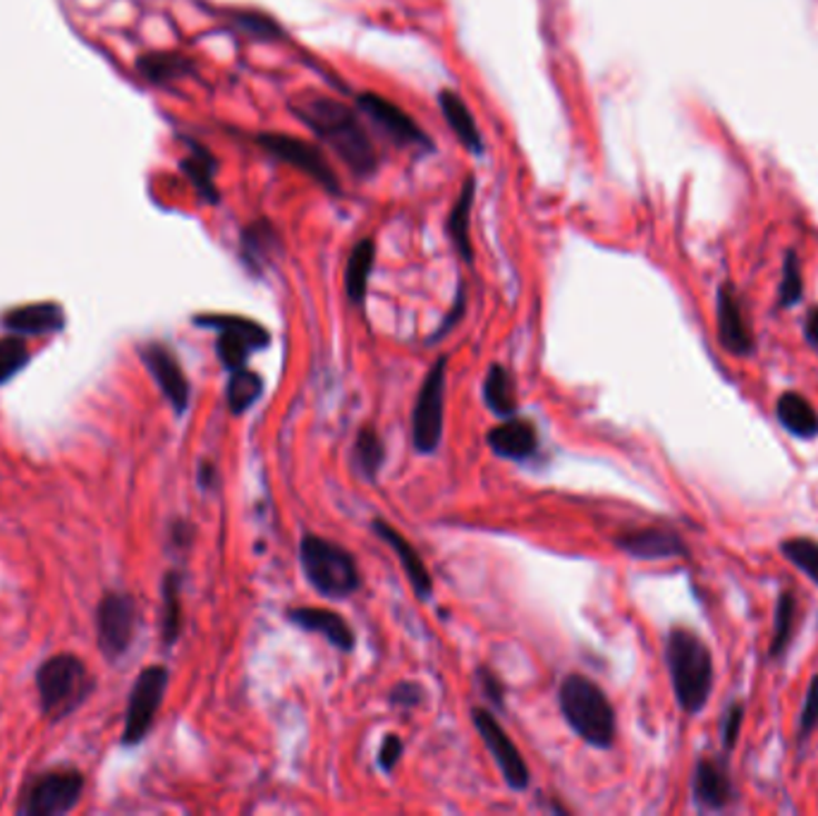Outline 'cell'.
I'll return each instance as SVG.
<instances>
[{
    "label": "cell",
    "mask_w": 818,
    "mask_h": 816,
    "mask_svg": "<svg viewBox=\"0 0 818 816\" xmlns=\"http://www.w3.org/2000/svg\"><path fill=\"white\" fill-rule=\"evenodd\" d=\"M471 720H475L477 733L481 735L486 749L493 755L508 786L512 790H525L529 786V766L522 755H519L517 745L510 740V735L502 730L489 709H475L471 711Z\"/></svg>",
    "instance_id": "cell-13"
},
{
    "label": "cell",
    "mask_w": 818,
    "mask_h": 816,
    "mask_svg": "<svg viewBox=\"0 0 818 816\" xmlns=\"http://www.w3.org/2000/svg\"><path fill=\"white\" fill-rule=\"evenodd\" d=\"M691 795H695V803L699 809L720 812L730 807L737 793L726 762L701 757L695 768V778H691Z\"/></svg>",
    "instance_id": "cell-16"
},
{
    "label": "cell",
    "mask_w": 818,
    "mask_h": 816,
    "mask_svg": "<svg viewBox=\"0 0 818 816\" xmlns=\"http://www.w3.org/2000/svg\"><path fill=\"white\" fill-rule=\"evenodd\" d=\"M780 554L788 558L799 573H805L814 585H818V541L807 537L785 539L780 544Z\"/></svg>",
    "instance_id": "cell-34"
},
{
    "label": "cell",
    "mask_w": 818,
    "mask_h": 816,
    "mask_svg": "<svg viewBox=\"0 0 818 816\" xmlns=\"http://www.w3.org/2000/svg\"><path fill=\"white\" fill-rule=\"evenodd\" d=\"M776 417L780 427H785V431L792 434L795 438H807V441H811V438L818 436V412L805 396L795 394V390H788V394L778 398Z\"/></svg>",
    "instance_id": "cell-25"
},
{
    "label": "cell",
    "mask_w": 818,
    "mask_h": 816,
    "mask_svg": "<svg viewBox=\"0 0 818 816\" xmlns=\"http://www.w3.org/2000/svg\"><path fill=\"white\" fill-rule=\"evenodd\" d=\"M282 249L280 235L269 218H257L240 235V259L249 273L261 276Z\"/></svg>",
    "instance_id": "cell-21"
},
{
    "label": "cell",
    "mask_w": 818,
    "mask_h": 816,
    "mask_svg": "<svg viewBox=\"0 0 818 816\" xmlns=\"http://www.w3.org/2000/svg\"><path fill=\"white\" fill-rule=\"evenodd\" d=\"M801 295H805V280H801V266L795 252L788 255L782 266V282H780V305L795 307Z\"/></svg>",
    "instance_id": "cell-37"
},
{
    "label": "cell",
    "mask_w": 818,
    "mask_h": 816,
    "mask_svg": "<svg viewBox=\"0 0 818 816\" xmlns=\"http://www.w3.org/2000/svg\"><path fill=\"white\" fill-rule=\"evenodd\" d=\"M742 720H745V704H730V709L722 716V747L732 749L739 740V730H742Z\"/></svg>",
    "instance_id": "cell-39"
},
{
    "label": "cell",
    "mask_w": 818,
    "mask_h": 816,
    "mask_svg": "<svg viewBox=\"0 0 818 816\" xmlns=\"http://www.w3.org/2000/svg\"><path fill=\"white\" fill-rule=\"evenodd\" d=\"M180 587L182 577L180 573L170 570L163 577V620H161V633H163V645L172 647L182 630V601H180Z\"/></svg>",
    "instance_id": "cell-31"
},
{
    "label": "cell",
    "mask_w": 818,
    "mask_h": 816,
    "mask_svg": "<svg viewBox=\"0 0 818 816\" xmlns=\"http://www.w3.org/2000/svg\"><path fill=\"white\" fill-rule=\"evenodd\" d=\"M300 563L309 585L328 599H348L361 585L355 556L323 537L307 535L302 539Z\"/></svg>",
    "instance_id": "cell-5"
},
{
    "label": "cell",
    "mask_w": 818,
    "mask_h": 816,
    "mask_svg": "<svg viewBox=\"0 0 818 816\" xmlns=\"http://www.w3.org/2000/svg\"><path fill=\"white\" fill-rule=\"evenodd\" d=\"M288 618L297 627H302V630L317 633V635L326 637L330 645H333L340 651H352L355 649V633L350 630V625L345 623V618L336 614V610L302 606V608H292L288 614Z\"/></svg>",
    "instance_id": "cell-22"
},
{
    "label": "cell",
    "mask_w": 818,
    "mask_h": 816,
    "mask_svg": "<svg viewBox=\"0 0 818 816\" xmlns=\"http://www.w3.org/2000/svg\"><path fill=\"white\" fill-rule=\"evenodd\" d=\"M423 699H427V693L419 683H400L392 687L390 693V704L392 706H405V709H415Z\"/></svg>",
    "instance_id": "cell-40"
},
{
    "label": "cell",
    "mask_w": 818,
    "mask_h": 816,
    "mask_svg": "<svg viewBox=\"0 0 818 816\" xmlns=\"http://www.w3.org/2000/svg\"><path fill=\"white\" fill-rule=\"evenodd\" d=\"M446 369L448 359L440 357L427 371L412 412V446L421 455H431L443 441L446 427Z\"/></svg>",
    "instance_id": "cell-7"
},
{
    "label": "cell",
    "mask_w": 818,
    "mask_h": 816,
    "mask_svg": "<svg viewBox=\"0 0 818 816\" xmlns=\"http://www.w3.org/2000/svg\"><path fill=\"white\" fill-rule=\"evenodd\" d=\"M357 108L369 118L376 130L383 132L386 139L400 149H431V137L421 130V125L405 113L398 103L373 91H361L357 97Z\"/></svg>",
    "instance_id": "cell-10"
},
{
    "label": "cell",
    "mask_w": 818,
    "mask_h": 816,
    "mask_svg": "<svg viewBox=\"0 0 818 816\" xmlns=\"http://www.w3.org/2000/svg\"><path fill=\"white\" fill-rule=\"evenodd\" d=\"M352 462L357 475H361L365 479L373 481L376 475H379L381 465L386 462V448L381 436L376 434L373 427H365L357 438H355V448H352Z\"/></svg>",
    "instance_id": "cell-30"
},
{
    "label": "cell",
    "mask_w": 818,
    "mask_h": 816,
    "mask_svg": "<svg viewBox=\"0 0 818 816\" xmlns=\"http://www.w3.org/2000/svg\"><path fill=\"white\" fill-rule=\"evenodd\" d=\"M137 625V606L130 594L108 591L97 608V641L108 661L130 649Z\"/></svg>",
    "instance_id": "cell-12"
},
{
    "label": "cell",
    "mask_w": 818,
    "mask_h": 816,
    "mask_svg": "<svg viewBox=\"0 0 818 816\" xmlns=\"http://www.w3.org/2000/svg\"><path fill=\"white\" fill-rule=\"evenodd\" d=\"M402 757V743L398 735H388L383 745H381V752H379V762H381V768L383 772H392V768L398 766Z\"/></svg>",
    "instance_id": "cell-41"
},
{
    "label": "cell",
    "mask_w": 818,
    "mask_h": 816,
    "mask_svg": "<svg viewBox=\"0 0 818 816\" xmlns=\"http://www.w3.org/2000/svg\"><path fill=\"white\" fill-rule=\"evenodd\" d=\"M232 24L235 29L245 31L247 37L251 39H261V41H273V39H282L286 37V31L280 29V24L271 18H266V14L261 12H255V10H247V12H235L232 14Z\"/></svg>",
    "instance_id": "cell-36"
},
{
    "label": "cell",
    "mask_w": 818,
    "mask_h": 816,
    "mask_svg": "<svg viewBox=\"0 0 818 816\" xmlns=\"http://www.w3.org/2000/svg\"><path fill=\"white\" fill-rule=\"evenodd\" d=\"M373 261H376V242L371 238L359 240L350 249L348 266H345V292H348L352 305H365L367 300Z\"/></svg>",
    "instance_id": "cell-26"
},
{
    "label": "cell",
    "mask_w": 818,
    "mask_h": 816,
    "mask_svg": "<svg viewBox=\"0 0 818 816\" xmlns=\"http://www.w3.org/2000/svg\"><path fill=\"white\" fill-rule=\"evenodd\" d=\"M290 111L357 178H371L379 170V153H376L369 132L350 106L321 97V93H305V97L290 101Z\"/></svg>",
    "instance_id": "cell-1"
},
{
    "label": "cell",
    "mask_w": 818,
    "mask_h": 816,
    "mask_svg": "<svg viewBox=\"0 0 818 816\" xmlns=\"http://www.w3.org/2000/svg\"><path fill=\"white\" fill-rule=\"evenodd\" d=\"M84 793L80 772H51L39 776L24 793L18 814L22 816H62L74 809Z\"/></svg>",
    "instance_id": "cell-11"
},
{
    "label": "cell",
    "mask_w": 818,
    "mask_h": 816,
    "mask_svg": "<svg viewBox=\"0 0 818 816\" xmlns=\"http://www.w3.org/2000/svg\"><path fill=\"white\" fill-rule=\"evenodd\" d=\"M620 551L627 556L639 558V560H664V558H685L687 544L678 531L664 529V527H649V529H637L627 531V535L616 539Z\"/></svg>",
    "instance_id": "cell-17"
},
{
    "label": "cell",
    "mask_w": 818,
    "mask_h": 816,
    "mask_svg": "<svg viewBox=\"0 0 818 816\" xmlns=\"http://www.w3.org/2000/svg\"><path fill=\"white\" fill-rule=\"evenodd\" d=\"M255 139L266 153H271L273 159H278L280 163H288L295 170L305 172L307 178H311L319 187H323L326 192L340 195V180L336 176L333 166L326 161L323 151L319 147H313L311 141L292 137V135H282V132H261Z\"/></svg>",
    "instance_id": "cell-8"
},
{
    "label": "cell",
    "mask_w": 818,
    "mask_h": 816,
    "mask_svg": "<svg viewBox=\"0 0 818 816\" xmlns=\"http://www.w3.org/2000/svg\"><path fill=\"white\" fill-rule=\"evenodd\" d=\"M93 676L74 654H56L37 670V689L46 718L62 720L74 714L93 693Z\"/></svg>",
    "instance_id": "cell-4"
},
{
    "label": "cell",
    "mask_w": 818,
    "mask_h": 816,
    "mask_svg": "<svg viewBox=\"0 0 818 816\" xmlns=\"http://www.w3.org/2000/svg\"><path fill=\"white\" fill-rule=\"evenodd\" d=\"M0 324L12 336H53L66 328V311L58 302L14 307L3 314Z\"/></svg>",
    "instance_id": "cell-18"
},
{
    "label": "cell",
    "mask_w": 818,
    "mask_h": 816,
    "mask_svg": "<svg viewBox=\"0 0 818 816\" xmlns=\"http://www.w3.org/2000/svg\"><path fill=\"white\" fill-rule=\"evenodd\" d=\"M475 197H477V180L467 176L462 182L460 197L455 199L450 216H448V238L452 242V247L458 249V255L462 257L465 263L475 261V247H471V209H475Z\"/></svg>",
    "instance_id": "cell-24"
},
{
    "label": "cell",
    "mask_w": 818,
    "mask_h": 816,
    "mask_svg": "<svg viewBox=\"0 0 818 816\" xmlns=\"http://www.w3.org/2000/svg\"><path fill=\"white\" fill-rule=\"evenodd\" d=\"M483 402L489 405V410L493 415H498L502 419L515 417V412H517V390H515L512 374L506 367L493 365L489 369V374H486Z\"/></svg>",
    "instance_id": "cell-27"
},
{
    "label": "cell",
    "mask_w": 818,
    "mask_h": 816,
    "mask_svg": "<svg viewBox=\"0 0 818 816\" xmlns=\"http://www.w3.org/2000/svg\"><path fill=\"white\" fill-rule=\"evenodd\" d=\"M666 664L680 709L697 716L714 693V656L706 641L687 627H672L666 641Z\"/></svg>",
    "instance_id": "cell-2"
},
{
    "label": "cell",
    "mask_w": 818,
    "mask_h": 816,
    "mask_svg": "<svg viewBox=\"0 0 818 816\" xmlns=\"http://www.w3.org/2000/svg\"><path fill=\"white\" fill-rule=\"evenodd\" d=\"M486 444H489V448L496 455H500V458L525 460L537 452L539 434L529 419L508 417L506 421L486 434Z\"/></svg>",
    "instance_id": "cell-20"
},
{
    "label": "cell",
    "mask_w": 818,
    "mask_h": 816,
    "mask_svg": "<svg viewBox=\"0 0 818 816\" xmlns=\"http://www.w3.org/2000/svg\"><path fill=\"white\" fill-rule=\"evenodd\" d=\"M197 326L218 331L216 352L228 371L247 367V359L255 350H263L271 345V336L257 321L245 317H230V314H203L194 317Z\"/></svg>",
    "instance_id": "cell-6"
},
{
    "label": "cell",
    "mask_w": 818,
    "mask_h": 816,
    "mask_svg": "<svg viewBox=\"0 0 818 816\" xmlns=\"http://www.w3.org/2000/svg\"><path fill=\"white\" fill-rule=\"evenodd\" d=\"M371 529L392 548V551H396V556L402 565V570L409 579V585H412V589H415V594L419 596V599H431L433 579H431V573H429L427 565H423L421 556L417 554V548L409 544L396 527L383 523V520H373Z\"/></svg>",
    "instance_id": "cell-19"
},
{
    "label": "cell",
    "mask_w": 818,
    "mask_h": 816,
    "mask_svg": "<svg viewBox=\"0 0 818 816\" xmlns=\"http://www.w3.org/2000/svg\"><path fill=\"white\" fill-rule=\"evenodd\" d=\"M479 683H481V689L483 695L489 697L493 704H502V685L498 683V678L493 676V673L489 668H481L479 670Z\"/></svg>",
    "instance_id": "cell-42"
},
{
    "label": "cell",
    "mask_w": 818,
    "mask_h": 816,
    "mask_svg": "<svg viewBox=\"0 0 818 816\" xmlns=\"http://www.w3.org/2000/svg\"><path fill=\"white\" fill-rule=\"evenodd\" d=\"M166 689H168L166 666H151L139 673V678L130 693L128 714H124V730H122L124 747H134L149 735V730L153 728L156 714H159L163 704Z\"/></svg>",
    "instance_id": "cell-9"
},
{
    "label": "cell",
    "mask_w": 818,
    "mask_h": 816,
    "mask_svg": "<svg viewBox=\"0 0 818 816\" xmlns=\"http://www.w3.org/2000/svg\"><path fill=\"white\" fill-rule=\"evenodd\" d=\"M29 348L22 336L0 338V386L14 379L29 365Z\"/></svg>",
    "instance_id": "cell-35"
},
{
    "label": "cell",
    "mask_w": 818,
    "mask_h": 816,
    "mask_svg": "<svg viewBox=\"0 0 818 816\" xmlns=\"http://www.w3.org/2000/svg\"><path fill=\"white\" fill-rule=\"evenodd\" d=\"M139 357L153 376V381L163 390L172 410L184 415L187 405H190V381H187L178 357L163 342H147L144 348H139Z\"/></svg>",
    "instance_id": "cell-15"
},
{
    "label": "cell",
    "mask_w": 818,
    "mask_h": 816,
    "mask_svg": "<svg viewBox=\"0 0 818 816\" xmlns=\"http://www.w3.org/2000/svg\"><path fill=\"white\" fill-rule=\"evenodd\" d=\"M137 70L144 74L147 82L166 84L172 80H180V77L184 74H190L194 66L190 58H184L180 53H149V56L139 58Z\"/></svg>",
    "instance_id": "cell-28"
},
{
    "label": "cell",
    "mask_w": 818,
    "mask_h": 816,
    "mask_svg": "<svg viewBox=\"0 0 818 816\" xmlns=\"http://www.w3.org/2000/svg\"><path fill=\"white\" fill-rule=\"evenodd\" d=\"M795 620H797V599L795 591L785 589L778 596L776 606V627H774V641H770V656L778 658L788 649L792 633H795Z\"/></svg>",
    "instance_id": "cell-33"
},
{
    "label": "cell",
    "mask_w": 818,
    "mask_h": 816,
    "mask_svg": "<svg viewBox=\"0 0 818 816\" xmlns=\"http://www.w3.org/2000/svg\"><path fill=\"white\" fill-rule=\"evenodd\" d=\"M438 108L443 113L448 128L452 135L460 139V145L471 151L475 156L483 153V139L479 132V125L475 120V113L469 111V106L460 99V93L455 91H440L438 93Z\"/></svg>",
    "instance_id": "cell-23"
},
{
    "label": "cell",
    "mask_w": 818,
    "mask_h": 816,
    "mask_svg": "<svg viewBox=\"0 0 818 816\" xmlns=\"http://www.w3.org/2000/svg\"><path fill=\"white\" fill-rule=\"evenodd\" d=\"M216 484H218V469L211 462H201L199 465V486H201V489L211 491Z\"/></svg>",
    "instance_id": "cell-43"
},
{
    "label": "cell",
    "mask_w": 818,
    "mask_h": 816,
    "mask_svg": "<svg viewBox=\"0 0 818 816\" xmlns=\"http://www.w3.org/2000/svg\"><path fill=\"white\" fill-rule=\"evenodd\" d=\"M816 728H818V676L811 680L807 689L805 709L799 714V740H807Z\"/></svg>",
    "instance_id": "cell-38"
},
{
    "label": "cell",
    "mask_w": 818,
    "mask_h": 816,
    "mask_svg": "<svg viewBox=\"0 0 818 816\" xmlns=\"http://www.w3.org/2000/svg\"><path fill=\"white\" fill-rule=\"evenodd\" d=\"M560 711L568 726L591 747L608 749L616 743V709L591 678L572 676L560 683Z\"/></svg>",
    "instance_id": "cell-3"
},
{
    "label": "cell",
    "mask_w": 818,
    "mask_h": 816,
    "mask_svg": "<svg viewBox=\"0 0 818 816\" xmlns=\"http://www.w3.org/2000/svg\"><path fill=\"white\" fill-rule=\"evenodd\" d=\"M716 319H718V340L722 350L735 357H751L757 350L751 324L745 314V305L730 282H722L716 300Z\"/></svg>",
    "instance_id": "cell-14"
},
{
    "label": "cell",
    "mask_w": 818,
    "mask_h": 816,
    "mask_svg": "<svg viewBox=\"0 0 818 816\" xmlns=\"http://www.w3.org/2000/svg\"><path fill=\"white\" fill-rule=\"evenodd\" d=\"M805 338H807V342L811 345V348L818 350V307H814L807 314V319H805Z\"/></svg>",
    "instance_id": "cell-44"
},
{
    "label": "cell",
    "mask_w": 818,
    "mask_h": 816,
    "mask_svg": "<svg viewBox=\"0 0 818 816\" xmlns=\"http://www.w3.org/2000/svg\"><path fill=\"white\" fill-rule=\"evenodd\" d=\"M180 168L184 170V176L190 178V182L194 185V190L207 199L209 203L218 201V190H216V159L213 156L199 147V145H190V156L180 163Z\"/></svg>",
    "instance_id": "cell-29"
},
{
    "label": "cell",
    "mask_w": 818,
    "mask_h": 816,
    "mask_svg": "<svg viewBox=\"0 0 818 816\" xmlns=\"http://www.w3.org/2000/svg\"><path fill=\"white\" fill-rule=\"evenodd\" d=\"M230 374L232 376L228 381V407L232 415H242L261 398L263 379H261V374L249 371L247 367L235 369Z\"/></svg>",
    "instance_id": "cell-32"
}]
</instances>
